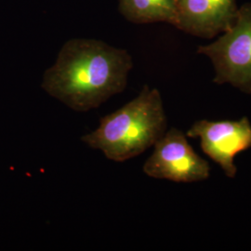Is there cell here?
<instances>
[{"instance_id": "cell-5", "label": "cell", "mask_w": 251, "mask_h": 251, "mask_svg": "<svg viewBox=\"0 0 251 251\" xmlns=\"http://www.w3.org/2000/svg\"><path fill=\"white\" fill-rule=\"evenodd\" d=\"M186 136L199 139L203 152L233 179L237 174L235 156L251 148V123L247 117L239 120L201 119L192 125Z\"/></svg>"}, {"instance_id": "cell-4", "label": "cell", "mask_w": 251, "mask_h": 251, "mask_svg": "<svg viewBox=\"0 0 251 251\" xmlns=\"http://www.w3.org/2000/svg\"><path fill=\"white\" fill-rule=\"evenodd\" d=\"M144 172L153 179L191 183L208 179L210 167L189 144L186 134L171 127L153 145V152L144 163Z\"/></svg>"}, {"instance_id": "cell-6", "label": "cell", "mask_w": 251, "mask_h": 251, "mask_svg": "<svg viewBox=\"0 0 251 251\" xmlns=\"http://www.w3.org/2000/svg\"><path fill=\"white\" fill-rule=\"evenodd\" d=\"M236 0H178L173 26L192 36L214 38L233 25Z\"/></svg>"}, {"instance_id": "cell-3", "label": "cell", "mask_w": 251, "mask_h": 251, "mask_svg": "<svg viewBox=\"0 0 251 251\" xmlns=\"http://www.w3.org/2000/svg\"><path fill=\"white\" fill-rule=\"evenodd\" d=\"M198 53L212 63L214 83L251 95V2L238 9L233 25L213 43L199 46Z\"/></svg>"}, {"instance_id": "cell-1", "label": "cell", "mask_w": 251, "mask_h": 251, "mask_svg": "<svg viewBox=\"0 0 251 251\" xmlns=\"http://www.w3.org/2000/svg\"><path fill=\"white\" fill-rule=\"evenodd\" d=\"M133 63L126 50L95 39L67 41L43 76L46 92L76 112H88L123 92Z\"/></svg>"}, {"instance_id": "cell-7", "label": "cell", "mask_w": 251, "mask_h": 251, "mask_svg": "<svg viewBox=\"0 0 251 251\" xmlns=\"http://www.w3.org/2000/svg\"><path fill=\"white\" fill-rule=\"evenodd\" d=\"M178 0H119V10L134 24L164 22L173 25Z\"/></svg>"}, {"instance_id": "cell-2", "label": "cell", "mask_w": 251, "mask_h": 251, "mask_svg": "<svg viewBox=\"0 0 251 251\" xmlns=\"http://www.w3.org/2000/svg\"><path fill=\"white\" fill-rule=\"evenodd\" d=\"M167 130L161 94L145 85L136 98L102 117L99 126L81 141L110 160L124 162L153 146Z\"/></svg>"}]
</instances>
